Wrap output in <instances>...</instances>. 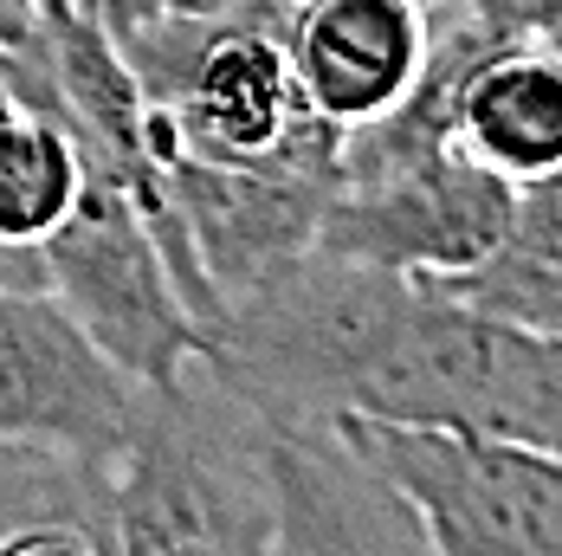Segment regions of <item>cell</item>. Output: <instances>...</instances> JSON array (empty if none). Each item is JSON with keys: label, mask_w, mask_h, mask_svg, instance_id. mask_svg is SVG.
Wrapping results in <instances>:
<instances>
[{"label": "cell", "mask_w": 562, "mask_h": 556, "mask_svg": "<svg viewBox=\"0 0 562 556\" xmlns=\"http://www.w3.org/2000/svg\"><path fill=\"white\" fill-rule=\"evenodd\" d=\"M414 499L447 556H562V459L510 441L330 421Z\"/></svg>", "instance_id": "5b68a950"}, {"label": "cell", "mask_w": 562, "mask_h": 556, "mask_svg": "<svg viewBox=\"0 0 562 556\" xmlns=\"http://www.w3.org/2000/svg\"><path fill=\"white\" fill-rule=\"evenodd\" d=\"M78 188H85V136L65 116L53 78L40 65H20L13 78H0V273L7 285H46L40 246L71 214Z\"/></svg>", "instance_id": "9c48e42d"}, {"label": "cell", "mask_w": 562, "mask_h": 556, "mask_svg": "<svg viewBox=\"0 0 562 556\" xmlns=\"http://www.w3.org/2000/svg\"><path fill=\"white\" fill-rule=\"evenodd\" d=\"M246 7H259V13H266V20L279 26V20H284V13H291V7H297V0H246Z\"/></svg>", "instance_id": "e0dca14e"}, {"label": "cell", "mask_w": 562, "mask_h": 556, "mask_svg": "<svg viewBox=\"0 0 562 556\" xmlns=\"http://www.w3.org/2000/svg\"><path fill=\"white\" fill-rule=\"evenodd\" d=\"M104 479L123 556H272L266 414L207 363L169 389H143Z\"/></svg>", "instance_id": "7a4b0ae2"}, {"label": "cell", "mask_w": 562, "mask_h": 556, "mask_svg": "<svg viewBox=\"0 0 562 556\" xmlns=\"http://www.w3.org/2000/svg\"><path fill=\"white\" fill-rule=\"evenodd\" d=\"M420 7H427V13H447V7H459V0H420Z\"/></svg>", "instance_id": "d6986e66"}, {"label": "cell", "mask_w": 562, "mask_h": 556, "mask_svg": "<svg viewBox=\"0 0 562 556\" xmlns=\"http://www.w3.org/2000/svg\"><path fill=\"white\" fill-rule=\"evenodd\" d=\"M279 531L272 556H447L414 499L342 427L266 421Z\"/></svg>", "instance_id": "52a82bcc"}, {"label": "cell", "mask_w": 562, "mask_h": 556, "mask_svg": "<svg viewBox=\"0 0 562 556\" xmlns=\"http://www.w3.org/2000/svg\"><path fill=\"white\" fill-rule=\"evenodd\" d=\"M20 65H26V58H13V53H0V78H13V71H20ZM0 285H7V273H0Z\"/></svg>", "instance_id": "ac0fdd59"}, {"label": "cell", "mask_w": 562, "mask_h": 556, "mask_svg": "<svg viewBox=\"0 0 562 556\" xmlns=\"http://www.w3.org/2000/svg\"><path fill=\"white\" fill-rule=\"evenodd\" d=\"M46 46H53L46 13L33 0H0V53H13V58H26V65L46 71Z\"/></svg>", "instance_id": "5bb4252c"}, {"label": "cell", "mask_w": 562, "mask_h": 556, "mask_svg": "<svg viewBox=\"0 0 562 556\" xmlns=\"http://www.w3.org/2000/svg\"><path fill=\"white\" fill-rule=\"evenodd\" d=\"M452 143L510 188L562 175V40H505L472 58L452 98Z\"/></svg>", "instance_id": "30bf717a"}, {"label": "cell", "mask_w": 562, "mask_h": 556, "mask_svg": "<svg viewBox=\"0 0 562 556\" xmlns=\"http://www.w3.org/2000/svg\"><path fill=\"white\" fill-rule=\"evenodd\" d=\"M459 13L492 40H562V0H459Z\"/></svg>", "instance_id": "4fadbf2b"}, {"label": "cell", "mask_w": 562, "mask_h": 556, "mask_svg": "<svg viewBox=\"0 0 562 556\" xmlns=\"http://www.w3.org/2000/svg\"><path fill=\"white\" fill-rule=\"evenodd\" d=\"M40 259L58 304L143 389H169L207 363V331L175 285L156 226L143 221L136 194L91 143H85V188L58 233L40 246Z\"/></svg>", "instance_id": "3957f363"}, {"label": "cell", "mask_w": 562, "mask_h": 556, "mask_svg": "<svg viewBox=\"0 0 562 556\" xmlns=\"http://www.w3.org/2000/svg\"><path fill=\"white\" fill-rule=\"evenodd\" d=\"M510 194L517 188L472 163L459 143L342 163L337 194L317 221V246L401 278H452L498 246Z\"/></svg>", "instance_id": "277c9868"}, {"label": "cell", "mask_w": 562, "mask_h": 556, "mask_svg": "<svg viewBox=\"0 0 562 556\" xmlns=\"http://www.w3.org/2000/svg\"><path fill=\"white\" fill-rule=\"evenodd\" d=\"M143 382L123 376L46 285H0V446L111 466Z\"/></svg>", "instance_id": "8992f818"}, {"label": "cell", "mask_w": 562, "mask_h": 556, "mask_svg": "<svg viewBox=\"0 0 562 556\" xmlns=\"http://www.w3.org/2000/svg\"><path fill=\"white\" fill-rule=\"evenodd\" d=\"M279 40L304 104L349 136L414 91L434 13L420 0H297Z\"/></svg>", "instance_id": "ba28073f"}, {"label": "cell", "mask_w": 562, "mask_h": 556, "mask_svg": "<svg viewBox=\"0 0 562 556\" xmlns=\"http://www.w3.org/2000/svg\"><path fill=\"white\" fill-rule=\"evenodd\" d=\"M111 472V466H104ZM0 556H123L111 524V479H98L71 504H33L0 524Z\"/></svg>", "instance_id": "7c38bea8"}, {"label": "cell", "mask_w": 562, "mask_h": 556, "mask_svg": "<svg viewBox=\"0 0 562 556\" xmlns=\"http://www.w3.org/2000/svg\"><path fill=\"white\" fill-rule=\"evenodd\" d=\"M91 7H98L104 33H116V26H130V20H143V13H162V7H181V0H91Z\"/></svg>", "instance_id": "9a60e30c"}, {"label": "cell", "mask_w": 562, "mask_h": 556, "mask_svg": "<svg viewBox=\"0 0 562 556\" xmlns=\"http://www.w3.org/2000/svg\"><path fill=\"white\" fill-rule=\"evenodd\" d=\"M207 369L266 421H382L562 459V331L498 324L427 278L324 246L233 298Z\"/></svg>", "instance_id": "6da1fadb"}, {"label": "cell", "mask_w": 562, "mask_h": 556, "mask_svg": "<svg viewBox=\"0 0 562 556\" xmlns=\"http://www.w3.org/2000/svg\"><path fill=\"white\" fill-rule=\"evenodd\" d=\"M201 7H221V0H201Z\"/></svg>", "instance_id": "ffe728a7"}, {"label": "cell", "mask_w": 562, "mask_h": 556, "mask_svg": "<svg viewBox=\"0 0 562 556\" xmlns=\"http://www.w3.org/2000/svg\"><path fill=\"white\" fill-rule=\"evenodd\" d=\"M447 298L498 318V324H524V331H562V175L524 181L510 194V221L498 246L452 278H427Z\"/></svg>", "instance_id": "8fae6325"}, {"label": "cell", "mask_w": 562, "mask_h": 556, "mask_svg": "<svg viewBox=\"0 0 562 556\" xmlns=\"http://www.w3.org/2000/svg\"><path fill=\"white\" fill-rule=\"evenodd\" d=\"M40 13H46V26H58V20H71V13H98L91 0H33Z\"/></svg>", "instance_id": "2e32d148"}]
</instances>
